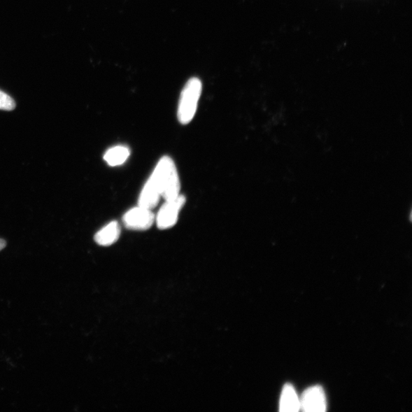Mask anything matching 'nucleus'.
<instances>
[{
    "instance_id": "obj_1",
    "label": "nucleus",
    "mask_w": 412,
    "mask_h": 412,
    "mask_svg": "<svg viewBox=\"0 0 412 412\" xmlns=\"http://www.w3.org/2000/svg\"><path fill=\"white\" fill-rule=\"evenodd\" d=\"M162 197L166 201L175 199L180 194V181L176 166L173 159L168 156L159 159L151 174Z\"/></svg>"
},
{
    "instance_id": "obj_2",
    "label": "nucleus",
    "mask_w": 412,
    "mask_h": 412,
    "mask_svg": "<svg viewBox=\"0 0 412 412\" xmlns=\"http://www.w3.org/2000/svg\"><path fill=\"white\" fill-rule=\"evenodd\" d=\"M203 84L197 78H191L185 85L180 99L178 118L182 125H188L194 118Z\"/></svg>"
},
{
    "instance_id": "obj_3",
    "label": "nucleus",
    "mask_w": 412,
    "mask_h": 412,
    "mask_svg": "<svg viewBox=\"0 0 412 412\" xmlns=\"http://www.w3.org/2000/svg\"><path fill=\"white\" fill-rule=\"evenodd\" d=\"M186 204V197L180 194L178 197L166 200L155 217L158 229L164 230L172 228L178 221L179 214Z\"/></svg>"
},
{
    "instance_id": "obj_4",
    "label": "nucleus",
    "mask_w": 412,
    "mask_h": 412,
    "mask_svg": "<svg viewBox=\"0 0 412 412\" xmlns=\"http://www.w3.org/2000/svg\"><path fill=\"white\" fill-rule=\"evenodd\" d=\"M122 220L126 228L130 230L145 231L153 225L155 215L151 209L138 206L126 213Z\"/></svg>"
},
{
    "instance_id": "obj_5",
    "label": "nucleus",
    "mask_w": 412,
    "mask_h": 412,
    "mask_svg": "<svg viewBox=\"0 0 412 412\" xmlns=\"http://www.w3.org/2000/svg\"><path fill=\"white\" fill-rule=\"evenodd\" d=\"M300 399V409L307 412H323L327 409V400L322 386L307 389Z\"/></svg>"
},
{
    "instance_id": "obj_6",
    "label": "nucleus",
    "mask_w": 412,
    "mask_h": 412,
    "mask_svg": "<svg viewBox=\"0 0 412 412\" xmlns=\"http://www.w3.org/2000/svg\"><path fill=\"white\" fill-rule=\"evenodd\" d=\"M162 197L161 191L155 179L150 176L141 192L138 206L152 209L158 205L159 199Z\"/></svg>"
},
{
    "instance_id": "obj_7",
    "label": "nucleus",
    "mask_w": 412,
    "mask_h": 412,
    "mask_svg": "<svg viewBox=\"0 0 412 412\" xmlns=\"http://www.w3.org/2000/svg\"><path fill=\"white\" fill-rule=\"evenodd\" d=\"M121 234V228L119 223L114 221L99 230L95 235V241L100 246H111L119 240Z\"/></svg>"
},
{
    "instance_id": "obj_8",
    "label": "nucleus",
    "mask_w": 412,
    "mask_h": 412,
    "mask_svg": "<svg viewBox=\"0 0 412 412\" xmlns=\"http://www.w3.org/2000/svg\"><path fill=\"white\" fill-rule=\"evenodd\" d=\"M280 410L283 412H297L300 410V399L293 386L285 384L281 393Z\"/></svg>"
},
{
    "instance_id": "obj_9",
    "label": "nucleus",
    "mask_w": 412,
    "mask_h": 412,
    "mask_svg": "<svg viewBox=\"0 0 412 412\" xmlns=\"http://www.w3.org/2000/svg\"><path fill=\"white\" fill-rule=\"evenodd\" d=\"M130 154V150L127 147L115 146L106 151L104 159L109 166H116L127 161Z\"/></svg>"
},
{
    "instance_id": "obj_10",
    "label": "nucleus",
    "mask_w": 412,
    "mask_h": 412,
    "mask_svg": "<svg viewBox=\"0 0 412 412\" xmlns=\"http://www.w3.org/2000/svg\"><path fill=\"white\" fill-rule=\"evenodd\" d=\"M15 108L14 99L3 91L0 90V111H12Z\"/></svg>"
},
{
    "instance_id": "obj_11",
    "label": "nucleus",
    "mask_w": 412,
    "mask_h": 412,
    "mask_svg": "<svg viewBox=\"0 0 412 412\" xmlns=\"http://www.w3.org/2000/svg\"><path fill=\"white\" fill-rule=\"evenodd\" d=\"M6 246V242L3 239H0V250H2L3 249H4Z\"/></svg>"
}]
</instances>
